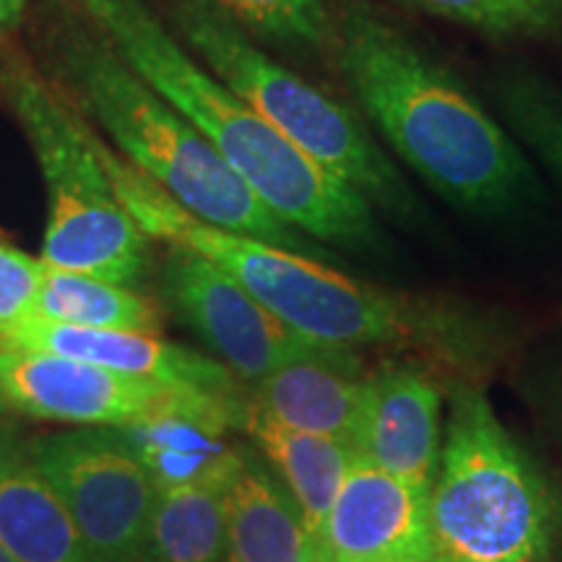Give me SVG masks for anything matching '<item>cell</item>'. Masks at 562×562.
Instances as JSON below:
<instances>
[{
	"instance_id": "ac0fdd59",
	"label": "cell",
	"mask_w": 562,
	"mask_h": 562,
	"mask_svg": "<svg viewBox=\"0 0 562 562\" xmlns=\"http://www.w3.org/2000/svg\"><path fill=\"white\" fill-rule=\"evenodd\" d=\"M243 427L261 446L266 459L277 467L302 518H305V526L321 547L328 510L339 495L357 451L347 442L326 438V435L302 432L281 425L250 402L245 404Z\"/></svg>"
},
{
	"instance_id": "2e32d148",
	"label": "cell",
	"mask_w": 562,
	"mask_h": 562,
	"mask_svg": "<svg viewBox=\"0 0 562 562\" xmlns=\"http://www.w3.org/2000/svg\"><path fill=\"white\" fill-rule=\"evenodd\" d=\"M0 544L16 562H89L66 505L30 446L0 427Z\"/></svg>"
},
{
	"instance_id": "ffe728a7",
	"label": "cell",
	"mask_w": 562,
	"mask_h": 562,
	"mask_svg": "<svg viewBox=\"0 0 562 562\" xmlns=\"http://www.w3.org/2000/svg\"><path fill=\"white\" fill-rule=\"evenodd\" d=\"M37 318L81 328H112V331L157 334L161 326L159 307L133 286L87 277L47 266L45 281L34 307Z\"/></svg>"
},
{
	"instance_id": "d4e9b609",
	"label": "cell",
	"mask_w": 562,
	"mask_h": 562,
	"mask_svg": "<svg viewBox=\"0 0 562 562\" xmlns=\"http://www.w3.org/2000/svg\"><path fill=\"white\" fill-rule=\"evenodd\" d=\"M26 0H0V34L16 26L24 16Z\"/></svg>"
},
{
	"instance_id": "5b68a950",
	"label": "cell",
	"mask_w": 562,
	"mask_h": 562,
	"mask_svg": "<svg viewBox=\"0 0 562 562\" xmlns=\"http://www.w3.org/2000/svg\"><path fill=\"white\" fill-rule=\"evenodd\" d=\"M560 497L482 391L453 398L430 487V562H552Z\"/></svg>"
},
{
	"instance_id": "30bf717a",
	"label": "cell",
	"mask_w": 562,
	"mask_h": 562,
	"mask_svg": "<svg viewBox=\"0 0 562 562\" xmlns=\"http://www.w3.org/2000/svg\"><path fill=\"white\" fill-rule=\"evenodd\" d=\"M175 389L50 351L0 349V396L26 417L81 427H125Z\"/></svg>"
},
{
	"instance_id": "7a4b0ae2",
	"label": "cell",
	"mask_w": 562,
	"mask_h": 562,
	"mask_svg": "<svg viewBox=\"0 0 562 562\" xmlns=\"http://www.w3.org/2000/svg\"><path fill=\"white\" fill-rule=\"evenodd\" d=\"M117 199L151 240L199 252L240 281L263 307L307 339L339 347H430L456 351L472 341L451 307L362 284L300 252L195 220L136 167L94 136Z\"/></svg>"
},
{
	"instance_id": "4fadbf2b",
	"label": "cell",
	"mask_w": 562,
	"mask_h": 562,
	"mask_svg": "<svg viewBox=\"0 0 562 562\" xmlns=\"http://www.w3.org/2000/svg\"><path fill=\"white\" fill-rule=\"evenodd\" d=\"M355 451L430 492L440 461V391L425 370L385 362L370 372Z\"/></svg>"
},
{
	"instance_id": "9a60e30c",
	"label": "cell",
	"mask_w": 562,
	"mask_h": 562,
	"mask_svg": "<svg viewBox=\"0 0 562 562\" xmlns=\"http://www.w3.org/2000/svg\"><path fill=\"white\" fill-rule=\"evenodd\" d=\"M368 375L355 347L328 344L258 381L250 404L281 425L355 448Z\"/></svg>"
},
{
	"instance_id": "e0dca14e",
	"label": "cell",
	"mask_w": 562,
	"mask_h": 562,
	"mask_svg": "<svg viewBox=\"0 0 562 562\" xmlns=\"http://www.w3.org/2000/svg\"><path fill=\"white\" fill-rule=\"evenodd\" d=\"M224 562H323L294 497L248 461L229 490Z\"/></svg>"
},
{
	"instance_id": "603a6c76",
	"label": "cell",
	"mask_w": 562,
	"mask_h": 562,
	"mask_svg": "<svg viewBox=\"0 0 562 562\" xmlns=\"http://www.w3.org/2000/svg\"><path fill=\"white\" fill-rule=\"evenodd\" d=\"M250 34L294 47H318L331 40L326 0H209Z\"/></svg>"
},
{
	"instance_id": "5bb4252c",
	"label": "cell",
	"mask_w": 562,
	"mask_h": 562,
	"mask_svg": "<svg viewBox=\"0 0 562 562\" xmlns=\"http://www.w3.org/2000/svg\"><path fill=\"white\" fill-rule=\"evenodd\" d=\"M245 404L237 393L175 389L167 402L133 425L115 427L149 469L157 487L199 482L240 459L227 432L243 427Z\"/></svg>"
},
{
	"instance_id": "4316f807",
	"label": "cell",
	"mask_w": 562,
	"mask_h": 562,
	"mask_svg": "<svg viewBox=\"0 0 562 562\" xmlns=\"http://www.w3.org/2000/svg\"><path fill=\"white\" fill-rule=\"evenodd\" d=\"M3 409H5V402H3V396H0V414H3Z\"/></svg>"
},
{
	"instance_id": "52a82bcc",
	"label": "cell",
	"mask_w": 562,
	"mask_h": 562,
	"mask_svg": "<svg viewBox=\"0 0 562 562\" xmlns=\"http://www.w3.org/2000/svg\"><path fill=\"white\" fill-rule=\"evenodd\" d=\"M175 26L195 58L315 165L368 201L409 211L412 193L357 112L269 58L245 26L209 0H178Z\"/></svg>"
},
{
	"instance_id": "9c48e42d",
	"label": "cell",
	"mask_w": 562,
	"mask_h": 562,
	"mask_svg": "<svg viewBox=\"0 0 562 562\" xmlns=\"http://www.w3.org/2000/svg\"><path fill=\"white\" fill-rule=\"evenodd\" d=\"M165 294L224 368L252 385L281 364L328 347L286 326L240 281L193 250L172 248L165 266Z\"/></svg>"
},
{
	"instance_id": "484cf974",
	"label": "cell",
	"mask_w": 562,
	"mask_h": 562,
	"mask_svg": "<svg viewBox=\"0 0 562 562\" xmlns=\"http://www.w3.org/2000/svg\"><path fill=\"white\" fill-rule=\"evenodd\" d=\"M0 562H16V560H13V558H11V554H9V550H5V547H3V544H0Z\"/></svg>"
},
{
	"instance_id": "44dd1931",
	"label": "cell",
	"mask_w": 562,
	"mask_h": 562,
	"mask_svg": "<svg viewBox=\"0 0 562 562\" xmlns=\"http://www.w3.org/2000/svg\"><path fill=\"white\" fill-rule=\"evenodd\" d=\"M497 97L510 136L521 140L562 186V89L516 74L501 81Z\"/></svg>"
},
{
	"instance_id": "8fae6325",
	"label": "cell",
	"mask_w": 562,
	"mask_h": 562,
	"mask_svg": "<svg viewBox=\"0 0 562 562\" xmlns=\"http://www.w3.org/2000/svg\"><path fill=\"white\" fill-rule=\"evenodd\" d=\"M321 552L323 562H430V492L357 453L328 510Z\"/></svg>"
},
{
	"instance_id": "3957f363",
	"label": "cell",
	"mask_w": 562,
	"mask_h": 562,
	"mask_svg": "<svg viewBox=\"0 0 562 562\" xmlns=\"http://www.w3.org/2000/svg\"><path fill=\"white\" fill-rule=\"evenodd\" d=\"M193 125L279 220L336 245L375 243L370 201L305 157L161 26L144 0H66Z\"/></svg>"
},
{
	"instance_id": "cb8c5ba5",
	"label": "cell",
	"mask_w": 562,
	"mask_h": 562,
	"mask_svg": "<svg viewBox=\"0 0 562 562\" xmlns=\"http://www.w3.org/2000/svg\"><path fill=\"white\" fill-rule=\"evenodd\" d=\"M45 271L42 258L0 243V336L34 315Z\"/></svg>"
},
{
	"instance_id": "7402d4cb",
	"label": "cell",
	"mask_w": 562,
	"mask_h": 562,
	"mask_svg": "<svg viewBox=\"0 0 562 562\" xmlns=\"http://www.w3.org/2000/svg\"><path fill=\"white\" fill-rule=\"evenodd\" d=\"M402 3L492 37H539L562 24V0H402Z\"/></svg>"
},
{
	"instance_id": "d6986e66",
	"label": "cell",
	"mask_w": 562,
	"mask_h": 562,
	"mask_svg": "<svg viewBox=\"0 0 562 562\" xmlns=\"http://www.w3.org/2000/svg\"><path fill=\"white\" fill-rule=\"evenodd\" d=\"M240 459L199 482L157 490L149 529L146 562H224L227 547V501Z\"/></svg>"
},
{
	"instance_id": "7c38bea8",
	"label": "cell",
	"mask_w": 562,
	"mask_h": 562,
	"mask_svg": "<svg viewBox=\"0 0 562 562\" xmlns=\"http://www.w3.org/2000/svg\"><path fill=\"white\" fill-rule=\"evenodd\" d=\"M0 349L50 351L170 389L237 393L232 372L220 360L159 339L157 334L66 326L30 315L0 336Z\"/></svg>"
},
{
	"instance_id": "ba28073f",
	"label": "cell",
	"mask_w": 562,
	"mask_h": 562,
	"mask_svg": "<svg viewBox=\"0 0 562 562\" xmlns=\"http://www.w3.org/2000/svg\"><path fill=\"white\" fill-rule=\"evenodd\" d=\"M30 453L66 505L89 562H146L159 487L115 427L45 435Z\"/></svg>"
},
{
	"instance_id": "6da1fadb",
	"label": "cell",
	"mask_w": 562,
	"mask_h": 562,
	"mask_svg": "<svg viewBox=\"0 0 562 562\" xmlns=\"http://www.w3.org/2000/svg\"><path fill=\"white\" fill-rule=\"evenodd\" d=\"M331 42L368 121L432 191L476 214L524 201L531 170L510 131L375 5L341 0Z\"/></svg>"
},
{
	"instance_id": "8992f818",
	"label": "cell",
	"mask_w": 562,
	"mask_h": 562,
	"mask_svg": "<svg viewBox=\"0 0 562 562\" xmlns=\"http://www.w3.org/2000/svg\"><path fill=\"white\" fill-rule=\"evenodd\" d=\"M0 87L45 178L42 261L50 269L136 286L149 271L151 237L117 199L94 133L26 63H5Z\"/></svg>"
},
{
	"instance_id": "277c9868",
	"label": "cell",
	"mask_w": 562,
	"mask_h": 562,
	"mask_svg": "<svg viewBox=\"0 0 562 562\" xmlns=\"http://www.w3.org/2000/svg\"><path fill=\"white\" fill-rule=\"evenodd\" d=\"M58 66L89 117L128 165L195 220L297 252L305 240L279 220L170 102L112 50L100 32L58 37Z\"/></svg>"
}]
</instances>
